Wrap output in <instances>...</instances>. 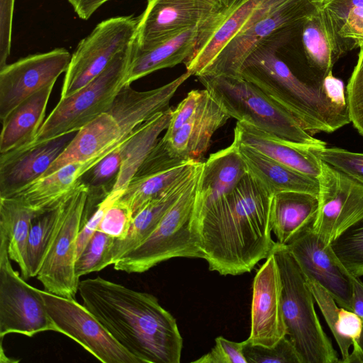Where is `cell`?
Masks as SVG:
<instances>
[{"instance_id":"1","label":"cell","mask_w":363,"mask_h":363,"mask_svg":"<svg viewBox=\"0 0 363 363\" xmlns=\"http://www.w3.org/2000/svg\"><path fill=\"white\" fill-rule=\"evenodd\" d=\"M273 195L249 172L228 194L194 213L203 259L220 275L250 272L272 253Z\"/></svg>"},{"instance_id":"2","label":"cell","mask_w":363,"mask_h":363,"mask_svg":"<svg viewBox=\"0 0 363 363\" xmlns=\"http://www.w3.org/2000/svg\"><path fill=\"white\" fill-rule=\"evenodd\" d=\"M86 308L142 363H179L183 339L173 315L152 294L101 277L79 281Z\"/></svg>"},{"instance_id":"3","label":"cell","mask_w":363,"mask_h":363,"mask_svg":"<svg viewBox=\"0 0 363 363\" xmlns=\"http://www.w3.org/2000/svg\"><path fill=\"white\" fill-rule=\"evenodd\" d=\"M281 47L269 44L256 49L245 61L241 76L291 114L309 133H333L350 123L348 108L332 104L323 81L301 77L277 55Z\"/></svg>"},{"instance_id":"4","label":"cell","mask_w":363,"mask_h":363,"mask_svg":"<svg viewBox=\"0 0 363 363\" xmlns=\"http://www.w3.org/2000/svg\"><path fill=\"white\" fill-rule=\"evenodd\" d=\"M197 78L230 118L312 149L326 146L325 142L313 137L291 114L242 76L201 75Z\"/></svg>"},{"instance_id":"5","label":"cell","mask_w":363,"mask_h":363,"mask_svg":"<svg viewBox=\"0 0 363 363\" xmlns=\"http://www.w3.org/2000/svg\"><path fill=\"white\" fill-rule=\"evenodd\" d=\"M282 283L281 306L286 335L302 363H340L338 354L316 314L315 298L306 279L285 245L273 250Z\"/></svg>"},{"instance_id":"6","label":"cell","mask_w":363,"mask_h":363,"mask_svg":"<svg viewBox=\"0 0 363 363\" xmlns=\"http://www.w3.org/2000/svg\"><path fill=\"white\" fill-rule=\"evenodd\" d=\"M316 1L268 0L199 76H241L245 61L256 49L285 45L314 11Z\"/></svg>"},{"instance_id":"7","label":"cell","mask_w":363,"mask_h":363,"mask_svg":"<svg viewBox=\"0 0 363 363\" xmlns=\"http://www.w3.org/2000/svg\"><path fill=\"white\" fill-rule=\"evenodd\" d=\"M203 164L201 161L186 189L153 232L113 264L116 270L143 273L174 257L203 258L194 223L196 191Z\"/></svg>"},{"instance_id":"8","label":"cell","mask_w":363,"mask_h":363,"mask_svg":"<svg viewBox=\"0 0 363 363\" xmlns=\"http://www.w3.org/2000/svg\"><path fill=\"white\" fill-rule=\"evenodd\" d=\"M133 43L119 52L95 79L74 94L60 98L29 145L77 132L106 112L124 86Z\"/></svg>"},{"instance_id":"9","label":"cell","mask_w":363,"mask_h":363,"mask_svg":"<svg viewBox=\"0 0 363 363\" xmlns=\"http://www.w3.org/2000/svg\"><path fill=\"white\" fill-rule=\"evenodd\" d=\"M138 18L116 16L100 22L72 55L60 98L67 97L95 79L113 58L135 38Z\"/></svg>"},{"instance_id":"10","label":"cell","mask_w":363,"mask_h":363,"mask_svg":"<svg viewBox=\"0 0 363 363\" xmlns=\"http://www.w3.org/2000/svg\"><path fill=\"white\" fill-rule=\"evenodd\" d=\"M10 259L6 238L0 233V337L55 331L40 290L28 284L13 269Z\"/></svg>"},{"instance_id":"11","label":"cell","mask_w":363,"mask_h":363,"mask_svg":"<svg viewBox=\"0 0 363 363\" xmlns=\"http://www.w3.org/2000/svg\"><path fill=\"white\" fill-rule=\"evenodd\" d=\"M55 332L74 340L103 363H142L122 347L83 304L40 290Z\"/></svg>"},{"instance_id":"12","label":"cell","mask_w":363,"mask_h":363,"mask_svg":"<svg viewBox=\"0 0 363 363\" xmlns=\"http://www.w3.org/2000/svg\"><path fill=\"white\" fill-rule=\"evenodd\" d=\"M318 208L312 230L329 245L363 220V182L321 162Z\"/></svg>"},{"instance_id":"13","label":"cell","mask_w":363,"mask_h":363,"mask_svg":"<svg viewBox=\"0 0 363 363\" xmlns=\"http://www.w3.org/2000/svg\"><path fill=\"white\" fill-rule=\"evenodd\" d=\"M230 117L209 93L201 108L177 130L159 139L143 166L160 171L199 161L209 147L214 133Z\"/></svg>"},{"instance_id":"14","label":"cell","mask_w":363,"mask_h":363,"mask_svg":"<svg viewBox=\"0 0 363 363\" xmlns=\"http://www.w3.org/2000/svg\"><path fill=\"white\" fill-rule=\"evenodd\" d=\"M89 195V186L82 180L67 201L62 225L36 276L44 290L75 298L79 279L75 274L77 239Z\"/></svg>"},{"instance_id":"15","label":"cell","mask_w":363,"mask_h":363,"mask_svg":"<svg viewBox=\"0 0 363 363\" xmlns=\"http://www.w3.org/2000/svg\"><path fill=\"white\" fill-rule=\"evenodd\" d=\"M224 0H147L138 17L133 48L145 50L201 26L223 6Z\"/></svg>"},{"instance_id":"16","label":"cell","mask_w":363,"mask_h":363,"mask_svg":"<svg viewBox=\"0 0 363 363\" xmlns=\"http://www.w3.org/2000/svg\"><path fill=\"white\" fill-rule=\"evenodd\" d=\"M72 55L63 48L30 55L0 68V118L4 119L19 104L55 83L66 72Z\"/></svg>"},{"instance_id":"17","label":"cell","mask_w":363,"mask_h":363,"mask_svg":"<svg viewBox=\"0 0 363 363\" xmlns=\"http://www.w3.org/2000/svg\"><path fill=\"white\" fill-rule=\"evenodd\" d=\"M311 227L285 246L306 278L318 282L339 306L352 311V274L338 259L331 245H326Z\"/></svg>"},{"instance_id":"18","label":"cell","mask_w":363,"mask_h":363,"mask_svg":"<svg viewBox=\"0 0 363 363\" xmlns=\"http://www.w3.org/2000/svg\"><path fill=\"white\" fill-rule=\"evenodd\" d=\"M281 292L279 267L272 253L253 280L250 334L247 338L251 343L272 347L286 335Z\"/></svg>"},{"instance_id":"19","label":"cell","mask_w":363,"mask_h":363,"mask_svg":"<svg viewBox=\"0 0 363 363\" xmlns=\"http://www.w3.org/2000/svg\"><path fill=\"white\" fill-rule=\"evenodd\" d=\"M267 1L227 0L201 26L194 53L185 62L186 71L191 76H199Z\"/></svg>"},{"instance_id":"20","label":"cell","mask_w":363,"mask_h":363,"mask_svg":"<svg viewBox=\"0 0 363 363\" xmlns=\"http://www.w3.org/2000/svg\"><path fill=\"white\" fill-rule=\"evenodd\" d=\"M74 135L72 133L1 154L0 198L11 196L41 178Z\"/></svg>"},{"instance_id":"21","label":"cell","mask_w":363,"mask_h":363,"mask_svg":"<svg viewBox=\"0 0 363 363\" xmlns=\"http://www.w3.org/2000/svg\"><path fill=\"white\" fill-rule=\"evenodd\" d=\"M133 131L114 115L103 113L77 132L41 178L74 162L93 160L98 164L121 146Z\"/></svg>"},{"instance_id":"22","label":"cell","mask_w":363,"mask_h":363,"mask_svg":"<svg viewBox=\"0 0 363 363\" xmlns=\"http://www.w3.org/2000/svg\"><path fill=\"white\" fill-rule=\"evenodd\" d=\"M233 141L310 177L318 179L321 173L322 160L312 148L281 139L246 122H237Z\"/></svg>"},{"instance_id":"23","label":"cell","mask_w":363,"mask_h":363,"mask_svg":"<svg viewBox=\"0 0 363 363\" xmlns=\"http://www.w3.org/2000/svg\"><path fill=\"white\" fill-rule=\"evenodd\" d=\"M247 172L235 142L211 154L203 162L199 178L194 213L206 208L230 192Z\"/></svg>"},{"instance_id":"24","label":"cell","mask_w":363,"mask_h":363,"mask_svg":"<svg viewBox=\"0 0 363 363\" xmlns=\"http://www.w3.org/2000/svg\"><path fill=\"white\" fill-rule=\"evenodd\" d=\"M91 169L89 160L67 164L9 197L19 199L39 217L67 199Z\"/></svg>"},{"instance_id":"25","label":"cell","mask_w":363,"mask_h":363,"mask_svg":"<svg viewBox=\"0 0 363 363\" xmlns=\"http://www.w3.org/2000/svg\"><path fill=\"white\" fill-rule=\"evenodd\" d=\"M200 27L186 30L147 50L133 47L124 86L155 71L185 63L194 53Z\"/></svg>"},{"instance_id":"26","label":"cell","mask_w":363,"mask_h":363,"mask_svg":"<svg viewBox=\"0 0 363 363\" xmlns=\"http://www.w3.org/2000/svg\"><path fill=\"white\" fill-rule=\"evenodd\" d=\"M235 143L247 172L257 179L272 195L282 191H296L318 196V179L279 163L247 145Z\"/></svg>"},{"instance_id":"27","label":"cell","mask_w":363,"mask_h":363,"mask_svg":"<svg viewBox=\"0 0 363 363\" xmlns=\"http://www.w3.org/2000/svg\"><path fill=\"white\" fill-rule=\"evenodd\" d=\"M318 208V196L313 194L296 191L274 194L270 208V225L277 242L285 245L311 228Z\"/></svg>"},{"instance_id":"28","label":"cell","mask_w":363,"mask_h":363,"mask_svg":"<svg viewBox=\"0 0 363 363\" xmlns=\"http://www.w3.org/2000/svg\"><path fill=\"white\" fill-rule=\"evenodd\" d=\"M55 84L48 85L27 98L1 121V154L33 142L44 122L47 105Z\"/></svg>"},{"instance_id":"29","label":"cell","mask_w":363,"mask_h":363,"mask_svg":"<svg viewBox=\"0 0 363 363\" xmlns=\"http://www.w3.org/2000/svg\"><path fill=\"white\" fill-rule=\"evenodd\" d=\"M201 161L158 197L145 204L134 216L130 229L123 240L116 239L109 252L111 264L125 253L138 246L155 229L161 219L186 189Z\"/></svg>"},{"instance_id":"30","label":"cell","mask_w":363,"mask_h":363,"mask_svg":"<svg viewBox=\"0 0 363 363\" xmlns=\"http://www.w3.org/2000/svg\"><path fill=\"white\" fill-rule=\"evenodd\" d=\"M301 30L307 64L323 80L345 53L325 12L318 5L304 21Z\"/></svg>"},{"instance_id":"31","label":"cell","mask_w":363,"mask_h":363,"mask_svg":"<svg viewBox=\"0 0 363 363\" xmlns=\"http://www.w3.org/2000/svg\"><path fill=\"white\" fill-rule=\"evenodd\" d=\"M173 107L160 112L137 127L120 147L121 163L111 191H124L130 179L166 130Z\"/></svg>"},{"instance_id":"32","label":"cell","mask_w":363,"mask_h":363,"mask_svg":"<svg viewBox=\"0 0 363 363\" xmlns=\"http://www.w3.org/2000/svg\"><path fill=\"white\" fill-rule=\"evenodd\" d=\"M37 214L15 197L0 198V233L7 240L10 259L18 264L21 277L30 278L28 265L30 230Z\"/></svg>"},{"instance_id":"33","label":"cell","mask_w":363,"mask_h":363,"mask_svg":"<svg viewBox=\"0 0 363 363\" xmlns=\"http://www.w3.org/2000/svg\"><path fill=\"white\" fill-rule=\"evenodd\" d=\"M307 284L313 295L341 352V363H346L350 356V348L359 337L363 321L355 313L337 303L333 296L318 282L306 278Z\"/></svg>"},{"instance_id":"34","label":"cell","mask_w":363,"mask_h":363,"mask_svg":"<svg viewBox=\"0 0 363 363\" xmlns=\"http://www.w3.org/2000/svg\"><path fill=\"white\" fill-rule=\"evenodd\" d=\"M197 162L157 172H136L119 199L130 207L134 216L149 201L164 193L189 172Z\"/></svg>"},{"instance_id":"35","label":"cell","mask_w":363,"mask_h":363,"mask_svg":"<svg viewBox=\"0 0 363 363\" xmlns=\"http://www.w3.org/2000/svg\"><path fill=\"white\" fill-rule=\"evenodd\" d=\"M325 12L345 53L363 46V0H322Z\"/></svg>"},{"instance_id":"36","label":"cell","mask_w":363,"mask_h":363,"mask_svg":"<svg viewBox=\"0 0 363 363\" xmlns=\"http://www.w3.org/2000/svg\"><path fill=\"white\" fill-rule=\"evenodd\" d=\"M69 198L57 207L42 214L33 221L28 242L30 277H36L38 274L64 220Z\"/></svg>"},{"instance_id":"37","label":"cell","mask_w":363,"mask_h":363,"mask_svg":"<svg viewBox=\"0 0 363 363\" xmlns=\"http://www.w3.org/2000/svg\"><path fill=\"white\" fill-rule=\"evenodd\" d=\"M330 245L350 274L363 276V220L345 230Z\"/></svg>"},{"instance_id":"38","label":"cell","mask_w":363,"mask_h":363,"mask_svg":"<svg viewBox=\"0 0 363 363\" xmlns=\"http://www.w3.org/2000/svg\"><path fill=\"white\" fill-rule=\"evenodd\" d=\"M115 240L97 229L76 259V276L79 279L111 265L109 252Z\"/></svg>"},{"instance_id":"39","label":"cell","mask_w":363,"mask_h":363,"mask_svg":"<svg viewBox=\"0 0 363 363\" xmlns=\"http://www.w3.org/2000/svg\"><path fill=\"white\" fill-rule=\"evenodd\" d=\"M242 352L247 363H302L289 337L286 335L272 347L242 342Z\"/></svg>"},{"instance_id":"40","label":"cell","mask_w":363,"mask_h":363,"mask_svg":"<svg viewBox=\"0 0 363 363\" xmlns=\"http://www.w3.org/2000/svg\"><path fill=\"white\" fill-rule=\"evenodd\" d=\"M346 99L350 122L363 136V46L347 85Z\"/></svg>"},{"instance_id":"41","label":"cell","mask_w":363,"mask_h":363,"mask_svg":"<svg viewBox=\"0 0 363 363\" xmlns=\"http://www.w3.org/2000/svg\"><path fill=\"white\" fill-rule=\"evenodd\" d=\"M312 150L322 161L363 182V153L327 146Z\"/></svg>"},{"instance_id":"42","label":"cell","mask_w":363,"mask_h":363,"mask_svg":"<svg viewBox=\"0 0 363 363\" xmlns=\"http://www.w3.org/2000/svg\"><path fill=\"white\" fill-rule=\"evenodd\" d=\"M119 198L108 206L98 229L117 240H123L130 229L133 216L130 207Z\"/></svg>"},{"instance_id":"43","label":"cell","mask_w":363,"mask_h":363,"mask_svg":"<svg viewBox=\"0 0 363 363\" xmlns=\"http://www.w3.org/2000/svg\"><path fill=\"white\" fill-rule=\"evenodd\" d=\"M209 96V91L204 89H194L173 108L169 124L164 136H169L184 124L205 103Z\"/></svg>"},{"instance_id":"44","label":"cell","mask_w":363,"mask_h":363,"mask_svg":"<svg viewBox=\"0 0 363 363\" xmlns=\"http://www.w3.org/2000/svg\"><path fill=\"white\" fill-rule=\"evenodd\" d=\"M195 363H247L241 342L228 340L222 336L215 340L210 352L194 361Z\"/></svg>"},{"instance_id":"45","label":"cell","mask_w":363,"mask_h":363,"mask_svg":"<svg viewBox=\"0 0 363 363\" xmlns=\"http://www.w3.org/2000/svg\"><path fill=\"white\" fill-rule=\"evenodd\" d=\"M15 0H0V68L6 65L11 47Z\"/></svg>"},{"instance_id":"46","label":"cell","mask_w":363,"mask_h":363,"mask_svg":"<svg viewBox=\"0 0 363 363\" xmlns=\"http://www.w3.org/2000/svg\"><path fill=\"white\" fill-rule=\"evenodd\" d=\"M323 88L326 97L332 104L340 108H347L344 84L341 79L333 76L332 71L324 77Z\"/></svg>"},{"instance_id":"47","label":"cell","mask_w":363,"mask_h":363,"mask_svg":"<svg viewBox=\"0 0 363 363\" xmlns=\"http://www.w3.org/2000/svg\"><path fill=\"white\" fill-rule=\"evenodd\" d=\"M111 0H68L78 17L88 20L103 4Z\"/></svg>"},{"instance_id":"48","label":"cell","mask_w":363,"mask_h":363,"mask_svg":"<svg viewBox=\"0 0 363 363\" xmlns=\"http://www.w3.org/2000/svg\"><path fill=\"white\" fill-rule=\"evenodd\" d=\"M352 284V311L363 321V282L357 277L351 276Z\"/></svg>"},{"instance_id":"49","label":"cell","mask_w":363,"mask_h":363,"mask_svg":"<svg viewBox=\"0 0 363 363\" xmlns=\"http://www.w3.org/2000/svg\"><path fill=\"white\" fill-rule=\"evenodd\" d=\"M346 363H363V326L359 339L353 343L352 352Z\"/></svg>"},{"instance_id":"50","label":"cell","mask_w":363,"mask_h":363,"mask_svg":"<svg viewBox=\"0 0 363 363\" xmlns=\"http://www.w3.org/2000/svg\"><path fill=\"white\" fill-rule=\"evenodd\" d=\"M320 1H322V0H317V1H316V2ZM316 2H315V3H316Z\"/></svg>"},{"instance_id":"51","label":"cell","mask_w":363,"mask_h":363,"mask_svg":"<svg viewBox=\"0 0 363 363\" xmlns=\"http://www.w3.org/2000/svg\"><path fill=\"white\" fill-rule=\"evenodd\" d=\"M224 1H225V3L227 1V0H224ZM225 3H224V4H225Z\"/></svg>"}]
</instances>
